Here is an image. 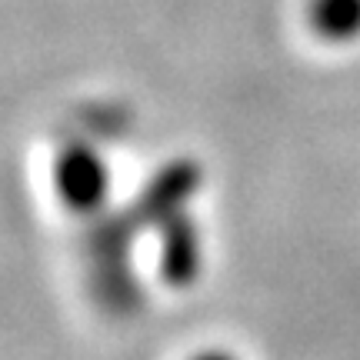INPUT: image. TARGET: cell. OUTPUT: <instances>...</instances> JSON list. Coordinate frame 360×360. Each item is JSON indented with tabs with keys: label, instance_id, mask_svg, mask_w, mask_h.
I'll return each instance as SVG.
<instances>
[{
	"label": "cell",
	"instance_id": "cell-1",
	"mask_svg": "<svg viewBox=\"0 0 360 360\" xmlns=\"http://www.w3.org/2000/svg\"><path fill=\"white\" fill-rule=\"evenodd\" d=\"M141 227L130 220L127 210L110 214L103 210L90 217L87 227V264H90V290L97 304L110 314H130L141 304V283L130 267V244Z\"/></svg>",
	"mask_w": 360,
	"mask_h": 360
},
{
	"label": "cell",
	"instance_id": "cell-2",
	"mask_svg": "<svg viewBox=\"0 0 360 360\" xmlns=\"http://www.w3.org/2000/svg\"><path fill=\"white\" fill-rule=\"evenodd\" d=\"M53 193L77 217L90 220L103 214L110 197V167L103 164L94 143L84 137H70L60 143L53 157Z\"/></svg>",
	"mask_w": 360,
	"mask_h": 360
},
{
	"label": "cell",
	"instance_id": "cell-3",
	"mask_svg": "<svg viewBox=\"0 0 360 360\" xmlns=\"http://www.w3.org/2000/svg\"><path fill=\"white\" fill-rule=\"evenodd\" d=\"M197 187H200V167H197V160L177 157V160H170L167 167H160L154 177L147 180V187L137 193V200L127 207V214L141 231L160 227L174 214L187 210Z\"/></svg>",
	"mask_w": 360,
	"mask_h": 360
},
{
	"label": "cell",
	"instance_id": "cell-4",
	"mask_svg": "<svg viewBox=\"0 0 360 360\" xmlns=\"http://www.w3.org/2000/svg\"><path fill=\"white\" fill-rule=\"evenodd\" d=\"M160 250H157V270H160V281L184 290L193 287L204 267V250H200V231L187 210L174 214L170 220H164L160 227Z\"/></svg>",
	"mask_w": 360,
	"mask_h": 360
},
{
	"label": "cell",
	"instance_id": "cell-5",
	"mask_svg": "<svg viewBox=\"0 0 360 360\" xmlns=\"http://www.w3.org/2000/svg\"><path fill=\"white\" fill-rule=\"evenodd\" d=\"M307 27L323 44L360 37V0H307Z\"/></svg>",
	"mask_w": 360,
	"mask_h": 360
},
{
	"label": "cell",
	"instance_id": "cell-6",
	"mask_svg": "<svg viewBox=\"0 0 360 360\" xmlns=\"http://www.w3.org/2000/svg\"><path fill=\"white\" fill-rule=\"evenodd\" d=\"M193 360H233L231 354H224V350H207V354H197Z\"/></svg>",
	"mask_w": 360,
	"mask_h": 360
}]
</instances>
